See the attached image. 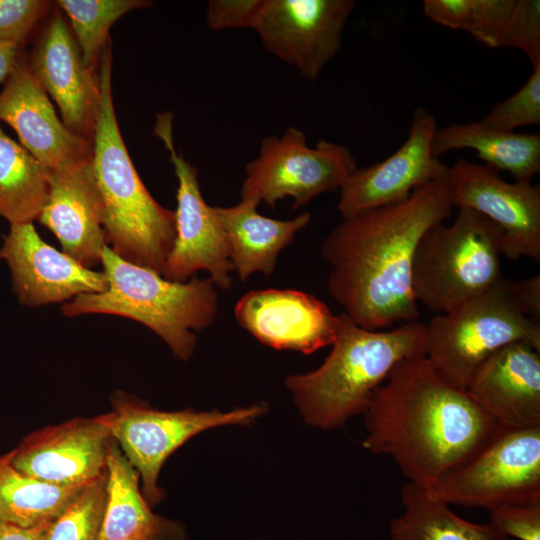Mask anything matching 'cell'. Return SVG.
<instances>
[{
  "label": "cell",
  "mask_w": 540,
  "mask_h": 540,
  "mask_svg": "<svg viewBox=\"0 0 540 540\" xmlns=\"http://www.w3.org/2000/svg\"><path fill=\"white\" fill-rule=\"evenodd\" d=\"M426 491L447 504L488 511L540 504V426H503L473 457Z\"/></svg>",
  "instance_id": "9c48e42d"
},
{
  "label": "cell",
  "mask_w": 540,
  "mask_h": 540,
  "mask_svg": "<svg viewBox=\"0 0 540 540\" xmlns=\"http://www.w3.org/2000/svg\"><path fill=\"white\" fill-rule=\"evenodd\" d=\"M516 0H472L463 31L489 48L504 47Z\"/></svg>",
  "instance_id": "4dcf8cb0"
},
{
  "label": "cell",
  "mask_w": 540,
  "mask_h": 540,
  "mask_svg": "<svg viewBox=\"0 0 540 540\" xmlns=\"http://www.w3.org/2000/svg\"><path fill=\"white\" fill-rule=\"evenodd\" d=\"M266 410L263 404L221 412L186 409L166 412L117 392L113 410L101 415L112 438L141 477L144 497L158 503L163 492L157 481L165 460L191 437L224 425H247Z\"/></svg>",
  "instance_id": "30bf717a"
},
{
  "label": "cell",
  "mask_w": 540,
  "mask_h": 540,
  "mask_svg": "<svg viewBox=\"0 0 540 540\" xmlns=\"http://www.w3.org/2000/svg\"><path fill=\"white\" fill-rule=\"evenodd\" d=\"M524 85L509 98L496 103L481 120L504 131L540 124V63L532 65Z\"/></svg>",
  "instance_id": "f546056e"
},
{
  "label": "cell",
  "mask_w": 540,
  "mask_h": 540,
  "mask_svg": "<svg viewBox=\"0 0 540 540\" xmlns=\"http://www.w3.org/2000/svg\"><path fill=\"white\" fill-rule=\"evenodd\" d=\"M426 352V324L418 320L386 331L368 330L342 313L324 362L314 371L288 376L285 384L306 423L324 430L340 428L364 413L398 362Z\"/></svg>",
  "instance_id": "3957f363"
},
{
  "label": "cell",
  "mask_w": 540,
  "mask_h": 540,
  "mask_svg": "<svg viewBox=\"0 0 540 540\" xmlns=\"http://www.w3.org/2000/svg\"><path fill=\"white\" fill-rule=\"evenodd\" d=\"M234 315L260 343L304 354L332 345L339 327V315L324 302L293 289L249 291L237 301Z\"/></svg>",
  "instance_id": "ac0fdd59"
},
{
  "label": "cell",
  "mask_w": 540,
  "mask_h": 540,
  "mask_svg": "<svg viewBox=\"0 0 540 540\" xmlns=\"http://www.w3.org/2000/svg\"><path fill=\"white\" fill-rule=\"evenodd\" d=\"M0 456V521L29 528L52 523L84 487H63L18 471Z\"/></svg>",
  "instance_id": "484cf974"
},
{
  "label": "cell",
  "mask_w": 540,
  "mask_h": 540,
  "mask_svg": "<svg viewBox=\"0 0 540 540\" xmlns=\"http://www.w3.org/2000/svg\"><path fill=\"white\" fill-rule=\"evenodd\" d=\"M357 168L347 146L320 139L310 147L304 132L291 126L261 140L258 156L245 165L241 199L274 208L290 197L298 209L339 189Z\"/></svg>",
  "instance_id": "ba28073f"
},
{
  "label": "cell",
  "mask_w": 540,
  "mask_h": 540,
  "mask_svg": "<svg viewBox=\"0 0 540 540\" xmlns=\"http://www.w3.org/2000/svg\"><path fill=\"white\" fill-rule=\"evenodd\" d=\"M354 7L353 0H264L253 30L269 53L313 81L338 54Z\"/></svg>",
  "instance_id": "7c38bea8"
},
{
  "label": "cell",
  "mask_w": 540,
  "mask_h": 540,
  "mask_svg": "<svg viewBox=\"0 0 540 540\" xmlns=\"http://www.w3.org/2000/svg\"><path fill=\"white\" fill-rule=\"evenodd\" d=\"M468 392L501 425L540 426V354L515 342L490 355L474 373Z\"/></svg>",
  "instance_id": "44dd1931"
},
{
  "label": "cell",
  "mask_w": 540,
  "mask_h": 540,
  "mask_svg": "<svg viewBox=\"0 0 540 540\" xmlns=\"http://www.w3.org/2000/svg\"><path fill=\"white\" fill-rule=\"evenodd\" d=\"M503 234L482 214L458 208L450 225L427 230L416 247L411 290L416 302L442 314L492 287L502 277Z\"/></svg>",
  "instance_id": "8992f818"
},
{
  "label": "cell",
  "mask_w": 540,
  "mask_h": 540,
  "mask_svg": "<svg viewBox=\"0 0 540 540\" xmlns=\"http://www.w3.org/2000/svg\"><path fill=\"white\" fill-rule=\"evenodd\" d=\"M169 151L178 180L175 215L176 236L161 275L173 282H186L205 270L218 289L228 290L234 271L226 234L201 193L198 170L179 154L173 142L171 113L159 114L154 127Z\"/></svg>",
  "instance_id": "8fae6325"
},
{
  "label": "cell",
  "mask_w": 540,
  "mask_h": 540,
  "mask_svg": "<svg viewBox=\"0 0 540 540\" xmlns=\"http://www.w3.org/2000/svg\"><path fill=\"white\" fill-rule=\"evenodd\" d=\"M50 524L24 528L0 521V540H47Z\"/></svg>",
  "instance_id": "74e56055"
},
{
  "label": "cell",
  "mask_w": 540,
  "mask_h": 540,
  "mask_svg": "<svg viewBox=\"0 0 540 540\" xmlns=\"http://www.w3.org/2000/svg\"><path fill=\"white\" fill-rule=\"evenodd\" d=\"M472 0H425L423 11L431 21L452 30H464Z\"/></svg>",
  "instance_id": "d590c367"
},
{
  "label": "cell",
  "mask_w": 540,
  "mask_h": 540,
  "mask_svg": "<svg viewBox=\"0 0 540 540\" xmlns=\"http://www.w3.org/2000/svg\"><path fill=\"white\" fill-rule=\"evenodd\" d=\"M362 445L391 456L409 482L432 489L503 427L426 356L398 362L364 411Z\"/></svg>",
  "instance_id": "7a4b0ae2"
},
{
  "label": "cell",
  "mask_w": 540,
  "mask_h": 540,
  "mask_svg": "<svg viewBox=\"0 0 540 540\" xmlns=\"http://www.w3.org/2000/svg\"><path fill=\"white\" fill-rule=\"evenodd\" d=\"M490 524L506 537L540 540V504L499 506L490 511Z\"/></svg>",
  "instance_id": "e575fe53"
},
{
  "label": "cell",
  "mask_w": 540,
  "mask_h": 540,
  "mask_svg": "<svg viewBox=\"0 0 540 540\" xmlns=\"http://www.w3.org/2000/svg\"><path fill=\"white\" fill-rule=\"evenodd\" d=\"M259 204L241 199L230 207L213 206L226 234L230 259L241 281L259 272L269 278L279 253L311 221L308 212L289 220H277L258 213Z\"/></svg>",
  "instance_id": "7402d4cb"
},
{
  "label": "cell",
  "mask_w": 540,
  "mask_h": 540,
  "mask_svg": "<svg viewBox=\"0 0 540 540\" xmlns=\"http://www.w3.org/2000/svg\"><path fill=\"white\" fill-rule=\"evenodd\" d=\"M52 5L43 0H0V41L21 47Z\"/></svg>",
  "instance_id": "1f68e13d"
},
{
  "label": "cell",
  "mask_w": 540,
  "mask_h": 540,
  "mask_svg": "<svg viewBox=\"0 0 540 540\" xmlns=\"http://www.w3.org/2000/svg\"><path fill=\"white\" fill-rule=\"evenodd\" d=\"M1 260L9 268L19 303L28 307L102 293L108 286L104 272L87 268L45 243L33 223L10 225L3 236Z\"/></svg>",
  "instance_id": "9a60e30c"
},
{
  "label": "cell",
  "mask_w": 540,
  "mask_h": 540,
  "mask_svg": "<svg viewBox=\"0 0 540 540\" xmlns=\"http://www.w3.org/2000/svg\"><path fill=\"white\" fill-rule=\"evenodd\" d=\"M453 207L474 210L496 224L503 234L502 254L540 261V187L507 182L486 164L460 159L447 178Z\"/></svg>",
  "instance_id": "4fadbf2b"
},
{
  "label": "cell",
  "mask_w": 540,
  "mask_h": 540,
  "mask_svg": "<svg viewBox=\"0 0 540 540\" xmlns=\"http://www.w3.org/2000/svg\"><path fill=\"white\" fill-rule=\"evenodd\" d=\"M264 0H210L206 25L213 31L253 29Z\"/></svg>",
  "instance_id": "836d02e7"
},
{
  "label": "cell",
  "mask_w": 540,
  "mask_h": 540,
  "mask_svg": "<svg viewBox=\"0 0 540 540\" xmlns=\"http://www.w3.org/2000/svg\"><path fill=\"white\" fill-rule=\"evenodd\" d=\"M459 149H473L484 164L505 170L515 182L530 184L540 173V135L493 128L480 121L455 123L437 129L431 152L440 155Z\"/></svg>",
  "instance_id": "603a6c76"
},
{
  "label": "cell",
  "mask_w": 540,
  "mask_h": 540,
  "mask_svg": "<svg viewBox=\"0 0 540 540\" xmlns=\"http://www.w3.org/2000/svg\"><path fill=\"white\" fill-rule=\"evenodd\" d=\"M404 512L390 522V540H506L489 524L457 516L449 504L433 499L426 489L408 482L401 490Z\"/></svg>",
  "instance_id": "d4e9b609"
},
{
  "label": "cell",
  "mask_w": 540,
  "mask_h": 540,
  "mask_svg": "<svg viewBox=\"0 0 540 540\" xmlns=\"http://www.w3.org/2000/svg\"><path fill=\"white\" fill-rule=\"evenodd\" d=\"M48 195V171L0 125V216L10 225L32 223Z\"/></svg>",
  "instance_id": "4316f807"
},
{
  "label": "cell",
  "mask_w": 540,
  "mask_h": 540,
  "mask_svg": "<svg viewBox=\"0 0 540 540\" xmlns=\"http://www.w3.org/2000/svg\"><path fill=\"white\" fill-rule=\"evenodd\" d=\"M101 264L107 289L73 298L62 306L63 314L100 313L135 320L157 334L178 359L188 360L196 347L195 332L213 325L218 313V288L212 279L173 282L123 260L108 245L102 249Z\"/></svg>",
  "instance_id": "5b68a950"
},
{
  "label": "cell",
  "mask_w": 540,
  "mask_h": 540,
  "mask_svg": "<svg viewBox=\"0 0 540 540\" xmlns=\"http://www.w3.org/2000/svg\"><path fill=\"white\" fill-rule=\"evenodd\" d=\"M434 116L415 109L408 136L385 160L357 168L339 188L342 219L406 200L420 186L447 178L449 166L431 152L437 130Z\"/></svg>",
  "instance_id": "5bb4252c"
},
{
  "label": "cell",
  "mask_w": 540,
  "mask_h": 540,
  "mask_svg": "<svg viewBox=\"0 0 540 540\" xmlns=\"http://www.w3.org/2000/svg\"><path fill=\"white\" fill-rule=\"evenodd\" d=\"M106 472L85 485L49 526L47 540H100L107 498Z\"/></svg>",
  "instance_id": "f1b7e54d"
},
{
  "label": "cell",
  "mask_w": 540,
  "mask_h": 540,
  "mask_svg": "<svg viewBox=\"0 0 540 540\" xmlns=\"http://www.w3.org/2000/svg\"><path fill=\"white\" fill-rule=\"evenodd\" d=\"M21 47L0 41V82L6 81L21 58Z\"/></svg>",
  "instance_id": "f35d334b"
},
{
  "label": "cell",
  "mask_w": 540,
  "mask_h": 540,
  "mask_svg": "<svg viewBox=\"0 0 540 540\" xmlns=\"http://www.w3.org/2000/svg\"><path fill=\"white\" fill-rule=\"evenodd\" d=\"M426 357L453 385L467 389L481 364L500 348L524 342L540 351V324L522 309L515 281L492 287L426 324Z\"/></svg>",
  "instance_id": "52a82bcc"
},
{
  "label": "cell",
  "mask_w": 540,
  "mask_h": 540,
  "mask_svg": "<svg viewBox=\"0 0 540 540\" xmlns=\"http://www.w3.org/2000/svg\"><path fill=\"white\" fill-rule=\"evenodd\" d=\"M107 498L100 540H165L171 526L152 513L139 489V474L117 442L106 462Z\"/></svg>",
  "instance_id": "cb8c5ba5"
},
{
  "label": "cell",
  "mask_w": 540,
  "mask_h": 540,
  "mask_svg": "<svg viewBox=\"0 0 540 540\" xmlns=\"http://www.w3.org/2000/svg\"><path fill=\"white\" fill-rule=\"evenodd\" d=\"M0 121L16 131L20 144L47 171L91 159L92 141L72 132L58 118L23 56L0 92Z\"/></svg>",
  "instance_id": "d6986e66"
},
{
  "label": "cell",
  "mask_w": 540,
  "mask_h": 540,
  "mask_svg": "<svg viewBox=\"0 0 540 540\" xmlns=\"http://www.w3.org/2000/svg\"><path fill=\"white\" fill-rule=\"evenodd\" d=\"M48 183V200L39 222L54 233L65 254L87 268L97 266L107 244L91 159L48 171Z\"/></svg>",
  "instance_id": "ffe728a7"
},
{
  "label": "cell",
  "mask_w": 540,
  "mask_h": 540,
  "mask_svg": "<svg viewBox=\"0 0 540 540\" xmlns=\"http://www.w3.org/2000/svg\"><path fill=\"white\" fill-rule=\"evenodd\" d=\"M111 63L108 47L98 68L100 103L91 156L102 226L117 256L161 274L176 236L175 215L151 196L130 159L114 111Z\"/></svg>",
  "instance_id": "277c9868"
},
{
  "label": "cell",
  "mask_w": 540,
  "mask_h": 540,
  "mask_svg": "<svg viewBox=\"0 0 540 540\" xmlns=\"http://www.w3.org/2000/svg\"><path fill=\"white\" fill-rule=\"evenodd\" d=\"M504 47L524 52L532 65L540 63V1L516 0Z\"/></svg>",
  "instance_id": "d6a6232c"
},
{
  "label": "cell",
  "mask_w": 540,
  "mask_h": 540,
  "mask_svg": "<svg viewBox=\"0 0 540 540\" xmlns=\"http://www.w3.org/2000/svg\"><path fill=\"white\" fill-rule=\"evenodd\" d=\"M452 209L446 179L437 180L402 202L342 219L330 231L321 245L331 267L327 288L355 324L381 330L418 319L411 290L414 253L424 233Z\"/></svg>",
  "instance_id": "6da1fadb"
},
{
  "label": "cell",
  "mask_w": 540,
  "mask_h": 540,
  "mask_svg": "<svg viewBox=\"0 0 540 540\" xmlns=\"http://www.w3.org/2000/svg\"><path fill=\"white\" fill-rule=\"evenodd\" d=\"M515 291L526 315L539 323L540 320V275L515 281Z\"/></svg>",
  "instance_id": "8d00e7d4"
},
{
  "label": "cell",
  "mask_w": 540,
  "mask_h": 540,
  "mask_svg": "<svg viewBox=\"0 0 540 540\" xmlns=\"http://www.w3.org/2000/svg\"><path fill=\"white\" fill-rule=\"evenodd\" d=\"M111 439L101 415L77 418L28 435L11 451V463L32 478L82 487L106 472Z\"/></svg>",
  "instance_id": "2e32d148"
},
{
  "label": "cell",
  "mask_w": 540,
  "mask_h": 540,
  "mask_svg": "<svg viewBox=\"0 0 540 540\" xmlns=\"http://www.w3.org/2000/svg\"><path fill=\"white\" fill-rule=\"evenodd\" d=\"M56 3L69 18L83 61L93 71L99 68L108 48L111 26L124 14L151 5L147 0H58Z\"/></svg>",
  "instance_id": "83f0119b"
},
{
  "label": "cell",
  "mask_w": 540,
  "mask_h": 540,
  "mask_svg": "<svg viewBox=\"0 0 540 540\" xmlns=\"http://www.w3.org/2000/svg\"><path fill=\"white\" fill-rule=\"evenodd\" d=\"M26 62L58 105L63 123L92 141L100 103L98 73L85 65L73 32L59 10L40 32Z\"/></svg>",
  "instance_id": "e0dca14e"
}]
</instances>
